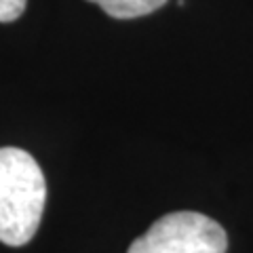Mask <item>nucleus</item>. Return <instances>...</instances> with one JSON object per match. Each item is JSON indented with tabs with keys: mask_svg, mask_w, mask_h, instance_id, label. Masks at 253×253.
<instances>
[{
	"mask_svg": "<svg viewBox=\"0 0 253 253\" xmlns=\"http://www.w3.org/2000/svg\"><path fill=\"white\" fill-rule=\"evenodd\" d=\"M46 203L44 173L21 148H0V243L21 247L41 226Z\"/></svg>",
	"mask_w": 253,
	"mask_h": 253,
	"instance_id": "obj_1",
	"label": "nucleus"
},
{
	"mask_svg": "<svg viewBox=\"0 0 253 253\" xmlns=\"http://www.w3.org/2000/svg\"><path fill=\"white\" fill-rule=\"evenodd\" d=\"M228 236L217 221L194 211H175L156 219L126 253H226Z\"/></svg>",
	"mask_w": 253,
	"mask_h": 253,
	"instance_id": "obj_2",
	"label": "nucleus"
},
{
	"mask_svg": "<svg viewBox=\"0 0 253 253\" xmlns=\"http://www.w3.org/2000/svg\"><path fill=\"white\" fill-rule=\"evenodd\" d=\"M114 19H135L158 11L167 0H89Z\"/></svg>",
	"mask_w": 253,
	"mask_h": 253,
	"instance_id": "obj_3",
	"label": "nucleus"
},
{
	"mask_svg": "<svg viewBox=\"0 0 253 253\" xmlns=\"http://www.w3.org/2000/svg\"><path fill=\"white\" fill-rule=\"evenodd\" d=\"M28 0H0V23H11L19 19L26 11Z\"/></svg>",
	"mask_w": 253,
	"mask_h": 253,
	"instance_id": "obj_4",
	"label": "nucleus"
}]
</instances>
